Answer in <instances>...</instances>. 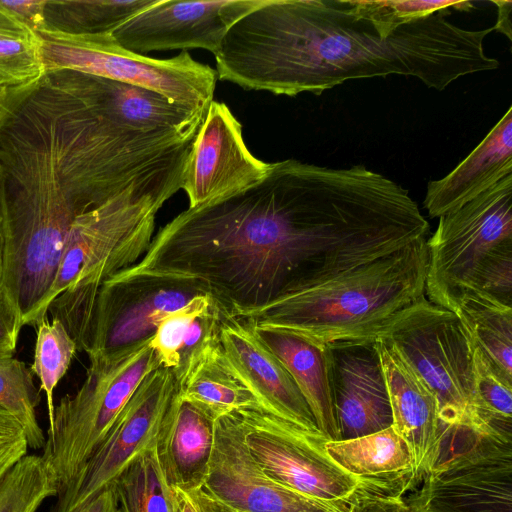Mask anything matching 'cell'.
<instances>
[{
    "instance_id": "obj_36",
    "label": "cell",
    "mask_w": 512,
    "mask_h": 512,
    "mask_svg": "<svg viewBox=\"0 0 512 512\" xmlns=\"http://www.w3.org/2000/svg\"><path fill=\"white\" fill-rule=\"evenodd\" d=\"M23 427L9 412L0 407V481L28 453Z\"/></svg>"
},
{
    "instance_id": "obj_39",
    "label": "cell",
    "mask_w": 512,
    "mask_h": 512,
    "mask_svg": "<svg viewBox=\"0 0 512 512\" xmlns=\"http://www.w3.org/2000/svg\"><path fill=\"white\" fill-rule=\"evenodd\" d=\"M1 3L16 13L18 16L30 23L36 30L46 24L47 1L22 0L8 1L0 0Z\"/></svg>"
},
{
    "instance_id": "obj_19",
    "label": "cell",
    "mask_w": 512,
    "mask_h": 512,
    "mask_svg": "<svg viewBox=\"0 0 512 512\" xmlns=\"http://www.w3.org/2000/svg\"><path fill=\"white\" fill-rule=\"evenodd\" d=\"M375 347L390 401L392 427L413 456L416 488L434 459L445 425L440 421L433 394L406 361L382 340H377Z\"/></svg>"
},
{
    "instance_id": "obj_40",
    "label": "cell",
    "mask_w": 512,
    "mask_h": 512,
    "mask_svg": "<svg viewBox=\"0 0 512 512\" xmlns=\"http://www.w3.org/2000/svg\"><path fill=\"white\" fill-rule=\"evenodd\" d=\"M76 512H119L118 499L113 484L102 490Z\"/></svg>"
},
{
    "instance_id": "obj_15",
    "label": "cell",
    "mask_w": 512,
    "mask_h": 512,
    "mask_svg": "<svg viewBox=\"0 0 512 512\" xmlns=\"http://www.w3.org/2000/svg\"><path fill=\"white\" fill-rule=\"evenodd\" d=\"M265 0H158L112 32L125 49L153 51L204 49L217 54L230 27Z\"/></svg>"
},
{
    "instance_id": "obj_27",
    "label": "cell",
    "mask_w": 512,
    "mask_h": 512,
    "mask_svg": "<svg viewBox=\"0 0 512 512\" xmlns=\"http://www.w3.org/2000/svg\"><path fill=\"white\" fill-rule=\"evenodd\" d=\"M44 74L37 30L0 1V91L27 85Z\"/></svg>"
},
{
    "instance_id": "obj_38",
    "label": "cell",
    "mask_w": 512,
    "mask_h": 512,
    "mask_svg": "<svg viewBox=\"0 0 512 512\" xmlns=\"http://www.w3.org/2000/svg\"><path fill=\"white\" fill-rule=\"evenodd\" d=\"M172 490L174 512H233L203 487L193 490Z\"/></svg>"
},
{
    "instance_id": "obj_9",
    "label": "cell",
    "mask_w": 512,
    "mask_h": 512,
    "mask_svg": "<svg viewBox=\"0 0 512 512\" xmlns=\"http://www.w3.org/2000/svg\"><path fill=\"white\" fill-rule=\"evenodd\" d=\"M378 340L389 344L427 386L442 424L475 429L472 343L452 311L426 297L406 310Z\"/></svg>"
},
{
    "instance_id": "obj_42",
    "label": "cell",
    "mask_w": 512,
    "mask_h": 512,
    "mask_svg": "<svg viewBox=\"0 0 512 512\" xmlns=\"http://www.w3.org/2000/svg\"><path fill=\"white\" fill-rule=\"evenodd\" d=\"M2 270H3V242H2V235H1V229H0V284L2 279Z\"/></svg>"
},
{
    "instance_id": "obj_14",
    "label": "cell",
    "mask_w": 512,
    "mask_h": 512,
    "mask_svg": "<svg viewBox=\"0 0 512 512\" xmlns=\"http://www.w3.org/2000/svg\"><path fill=\"white\" fill-rule=\"evenodd\" d=\"M203 488L233 512H352L353 499L317 500L267 476L232 413L214 421V446Z\"/></svg>"
},
{
    "instance_id": "obj_34",
    "label": "cell",
    "mask_w": 512,
    "mask_h": 512,
    "mask_svg": "<svg viewBox=\"0 0 512 512\" xmlns=\"http://www.w3.org/2000/svg\"><path fill=\"white\" fill-rule=\"evenodd\" d=\"M376 3L382 17L395 24L425 18L449 8L459 11H471L474 8L470 1L376 0Z\"/></svg>"
},
{
    "instance_id": "obj_7",
    "label": "cell",
    "mask_w": 512,
    "mask_h": 512,
    "mask_svg": "<svg viewBox=\"0 0 512 512\" xmlns=\"http://www.w3.org/2000/svg\"><path fill=\"white\" fill-rule=\"evenodd\" d=\"M45 73L73 71L152 90L207 112L217 73L190 53L157 59L123 48L112 33L75 32L46 22L37 29Z\"/></svg>"
},
{
    "instance_id": "obj_28",
    "label": "cell",
    "mask_w": 512,
    "mask_h": 512,
    "mask_svg": "<svg viewBox=\"0 0 512 512\" xmlns=\"http://www.w3.org/2000/svg\"><path fill=\"white\" fill-rule=\"evenodd\" d=\"M475 429L512 439V378L472 344Z\"/></svg>"
},
{
    "instance_id": "obj_16",
    "label": "cell",
    "mask_w": 512,
    "mask_h": 512,
    "mask_svg": "<svg viewBox=\"0 0 512 512\" xmlns=\"http://www.w3.org/2000/svg\"><path fill=\"white\" fill-rule=\"evenodd\" d=\"M269 166L247 148L230 108L213 100L194 139L182 189L195 207L256 183Z\"/></svg>"
},
{
    "instance_id": "obj_35",
    "label": "cell",
    "mask_w": 512,
    "mask_h": 512,
    "mask_svg": "<svg viewBox=\"0 0 512 512\" xmlns=\"http://www.w3.org/2000/svg\"><path fill=\"white\" fill-rule=\"evenodd\" d=\"M404 489L380 483H366L354 496L352 512H412Z\"/></svg>"
},
{
    "instance_id": "obj_13",
    "label": "cell",
    "mask_w": 512,
    "mask_h": 512,
    "mask_svg": "<svg viewBox=\"0 0 512 512\" xmlns=\"http://www.w3.org/2000/svg\"><path fill=\"white\" fill-rule=\"evenodd\" d=\"M200 294L208 293L190 280L111 276L98 292L85 353L113 354L149 340L167 314Z\"/></svg>"
},
{
    "instance_id": "obj_31",
    "label": "cell",
    "mask_w": 512,
    "mask_h": 512,
    "mask_svg": "<svg viewBox=\"0 0 512 512\" xmlns=\"http://www.w3.org/2000/svg\"><path fill=\"white\" fill-rule=\"evenodd\" d=\"M59 487L42 455L22 457L0 481V512H37Z\"/></svg>"
},
{
    "instance_id": "obj_4",
    "label": "cell",
    "mask_w": 512,
    "mask_h": 512,
    "mask_svg": "<svg viewBox=\"0 0 512 512\" xmlns=\"http://www.w3.org/2000/svg\"><path fill=\"white\" fill-rule=\"evenodd\" d=\"M426 241L421 238L327 282L233 317L320 345L376 342L406 310L426 298Z\"/></svg>"
},
{
    "instance_id": "obj_25",
    "label": "cell",
    "mask_w": 512,
    "mask_h": 512,
    "mask_svg": "<svg viewBox=\"0 0 512 512\" xmlns=\"http://www.w3.org/2000/svg\"><path fill=\"white\" fill-rule=\"evenodd\" d=\"M178 395L213 421L239 410L261 408L228 365L219 342L209 347L184 376Z\"/></svg>"
},
{
    "instance_id": "obj_3",
    "label": "cell",
    "mask_w": 512,
    "mask_h": 512,
    "mask_svg": "<svg viewBox=\"0 0 512 512\" xmlns=\"http://www.w3.org/2000/svg\"><path fill=\"white\" fill-rule=\"evenodd\" d=\"M450 11L394 24L374 1L265 0L226 32L216 73L245 90L320 95L348 80L412 76L444 90L499 61L484 51L494 27L469 30Z\"/></svg>"
},
{
    "instance_id": "obj_1",
    "label": "cell",
    "mask_w": 512,
    "mask_h": 512,
    "mask_svg": "<svg viewBox=\"0 0 512 512\" xmlns=\"http://www.w3.org/2000/svg\"><path fill=\"white\" fill-rule=\"evenodd\" d=\"M423 229L408 190L384 175L287 159L179 213L116 275L197 282L233 317L393 253Z\"/></svg>"
},
{
    "instance_id": "obj_24",
    "label": "cell",
    "mask_w": 512,
    "mask_h": 512,
    "mask_svg": "<svg viewBox=\"0 0 512 512\" xmlns=\"http://www.w3.org/2000/svg\"><path fill=\"white\" fill-rule=\"evenodd\" d=\"M329 457L349 474L371 483L413 490L414 461L405 440L391 426L369 435L325 442Z\"/></svg>"
},
{
    "instance_id": "obj_20",
    "label": "cell",
    "mask_w": 512,
    "mask_h": 512,
    "mask_svg": "<svg viewBox=\"0 0 512 512\" xmlns=\"http://www.w3.org/2000/svg\"><path fill=\"white\" fill-rule=\"evenodd\" d=\"M512 175V107L450 173L427 185L424 207L439 218Z\"/></svg>"
},
{
    "instance_id": "obj_6",
    "label": "cell",
    "mask_w": 512,
    "mask_h": 512,
    "mask_svg": "<svg viewBox=\"0 0 512 512\" xmlns=\"http://www.w3.org/2000/svg\"><path fill=\"white\" fill-rule=\"evenodd\" d=\"M151 339L113 354L88 357L82 385L55 405L41 455L59 489L102 443L141 381L161 367Z\"/></svg>"
},
{
    "instance_id": "obj_12",
    "label": "cell",
    "mask_w": 512,
    "mask_h": 512,
    "mask_svg": "<svg viewBox=\"0 0 512 512\" xmlns=\"http://www.w3.org/2000/svg\"><path fill=\"white\" fill-rule=\"evenodd\" d=\"M178 393L173 372L149 373L111 430L74 477L58 490L50 512H76L113 482L156 441L163 418Z\"/></svg>"
},
{
    "instance_id": "obj_22",
    "label": "cell",
    "mask_w": 512,
    "mask_h": 512,
    "mask_svg": "<svg viewBox=\"0 0 512 512\" xmlns=\"http://www.w3.org/2000/svg\"><path fill=\"white\" fill-rule=\"evenodd\" d=\"M251 328L283 364L309 406L321 433L328 440H340L333 399L330 346L315 344L284 331Z\"/></svg>"
},
{
    "instance_id": "obj_11",
    "label": "cell",
    "mask_w": 512,
    "mask_h": 512,
    "mask_svg": "<svg viewBox=\"0 0 512 512\" xmlns=\"http://www.w3.org/2000/svg\"><path fill=\"white\" fill-rule=\"evenodd\" d=\"M512 241V175L456 210L439 217L427 238L425 295L447 308L477 264Z\"/></svg>"
},
{
    "instance_id": "obj_21",
    "label": "cell",
    "mask_w": 512,
    "mask_h": 512,
    "mask_svg": "<svg viewBox=\"0 0 512 512\" xmlns=\"http://www.w3.org/2000/svg\"><path fill=\"white\" fill-rule=\"evenodd\" d=\"M214 446V421L180 399L170 404L155 441V452L170 488L193 490L206 481Z\"/></svg>"
},
{
    "instance_id": "obj_5",
    "label": "cell",
    "mask_w": 512,
    "mask_h": 512,
    "mask_svg": "<svg viewBox=\"0 0 512 512\" xmlns=\"http://www.w3.org/2000/svg\"><path fill=\"white\" fill-rule=\"evenodd\" d=\"M177 191L174 187L132 190L81 215L67 236L38 323L48 314L59 320L77 350L86 352L102 284L145 255L156 216Z\"/></svg>"
},
{
    "instance_id": "obj_10",
    "label": "cell",
    "mask_w": 512,
    "mask_h": 512,
    "mask_svg": "<svg viewBox=\"0 0 512 512\" xmlns=\"http://www.w3.org/2000/svg\"><path fill=\"white\" fill-rule=\"evenodd\" d=\"M243 439L264 473L277 483L326 502H349L369 482L336 464L328 440L262 408L232 413Z\"/></svg>"
},
{
    "instance_id": "obj_8",
    "label": "cell",
    "mask_w": 512,
    "mask_h": 512,
    "mask_svg": "<svg viewBox=\"0 0 512 512\" xmlns=\"http://www.w3.org/2000/svg\"><path fill=\"white\" fill-rule=\"evenodd\" d=\"M406 501L412 512H512V439L444 426L429 469Z\"/></svg>"
},
{
    "instance_id": "obj_26",
    "label": "cell",
    "mask_w": 512,
    "mask_h": 512,
    "mask_svg": "<svg viewBox=\"0 0 512 512\" xmlns=\"http://www.w3.org/2000/svg\"><path fill=\"white\" fill-rule=\"evenodd\" d=\"M452 311L477 346L503 373L512 378V307L475 292H463Z\"/></svg>"
},
{
    "instance_id": "obj_32",
    "label": "cell",
    "mask_w": 512,
    "mask_h": 512,
    "mask_svg": "<svg viewBox=\"0 0 512 512\" xmlns=\"http://www.w3.org/2000/svg\"><path fill=\"white\" fill-rule=\"evenodd\" d=\"M34 360L30 369L40 381L39 390L46 396L49 426L54 416V390L68 371L77 345L57 319L43 318L35 327ZM48 426V427H49Z\"/></svg>"
},
{
    "instance_id": "obj_18",
    "label": "cell",
    "mask_w": 512,
    "mask_h": 512,
    "mask_svg": "<svg viewBox=\"0 0 512 512\" xmlns=\"http://www.w3.org/2000/svg\"><path fill=\"white\" fill-rule=\"evenodd\" d=\"M219 345L232 371L263 410L307 431L321 433L293 379L247 322L227 317L221 326Z\"/></svg>"
},
{
    "instance_id": "obj_2",
    "label": "cell",
    "mask_w": 512,
    "mask_h": 512,
    "mask_svg": "<svg viewBox=\"0 0 512 512\" xmlns=\"http://www.w3.org/2000/svg\"><path fill=\"white\" fill-rule=\"evenodd\" d=\"M190 143L123 124L87 75L0 92V287L36 327L74 222L132 190L182 189Z\"/></svg>"
},
{
    "instance_id": "obj_30",
    "label": "cell",
    "mask_w": 512,
    "mask_h": 512,
    "mask_svg": "<svg viewBox=\"0 0 512 512\" xmlns=\"http://www.w3.org/2000/svg\"><path fill=\"white\" fill-rule=\"evenodd\" d=\"M41 391L34 383L26 363L11 357H0V407L15 417L24 429L29 448L43 449L46 438L40 427L36 409Z\"/></svg>"
},
{
    "instance_id": "obj_41",
    "label": "cell",
    "mask_w": 512,
    "mask_h": 512,
    "mask_svg": "<svg viewBox=\"0 0 512 512\" xmlns=\"http://www.w3.org/2000/svg\"><path fill=\"white\" fill-rule=\"evenodd\" d=\"M498 8V16L494 30L501 32L507 36L509 40L512 39L511 19L510 14L512 11L511 1H492Z\"/></svg>"
},
{
    "instance_id": "obj_23",
    "label": "cell",
    "mask_w": 512,
    "mask_h": 512,
    "mask_svg": "<svg viewBox=\"0 0 512 512\" xmlns=\"http://www.w3.org/2000/svg\"><path fill=\"white\" fill-rule=\"evenodd\" d=\"M224 307L210 294H200L186 305L167 314L151 339L161 367L170 369L177 381L212 345L219 342Z\"/></svg>"
},
{
    "instance_id": "obj_17",
    "label": "cell",
    "mask_w": 512,
    "mask_h": 512,
    "mask_svg": "<svg viewBox=\"0 0 512 512\" xmlns=\"http://www.w3.org/2000/svg\"><path fill=\"white\" fill-rule=\"evenodd\" d=\"M330 348L340 440L391 427L392 411L375 342L337 343Z\"/></svg>"
},
{
    "instance_id": "obj_37",
    "label": "cell",
    "mask_w": 512,
    "mask_h": 512,
    "mask_svg": "<svg viewBox=\"0 0 512 512\" xmlns=\"http://www.w3.org/2000/svg\"><path fill=\"white\" fill-rule=\"evenodd\" d=\"M23 326V317L18 306L0 287V357L13 356Z\"/></svg>"
},
{
    "instance_id": "obj_29",
    "label": "cell",
    "mask_w": 512,
    "mask_h": 512,
    "mask_svg": "<svg viewBox=\"0 0 512 512\" xmlns=\"http://www.w3.org/2000/svg\"><path fill=\"white\" fill-rule=\"evenodd\" d=\"M154 445L113 482L119 512H174L172 490L165 481Z\"/></svg>"
},
{
    "instance_id": "obj_33",
    "label": "cell",
    "mask_w": 512,
    "mask_h": 512,
    "mask_svg": "<svg viewBox=\"0 0 512 512\" xmlns=\"http://www.w3.org/2000/svg\"><path fill=\"white\" fill-rule=\"evenodd\" d=\"M466 291L512 307V241L494 248L477 264L446 309L450 310L457 297Z\"/></svg>"
}]
</instances>
